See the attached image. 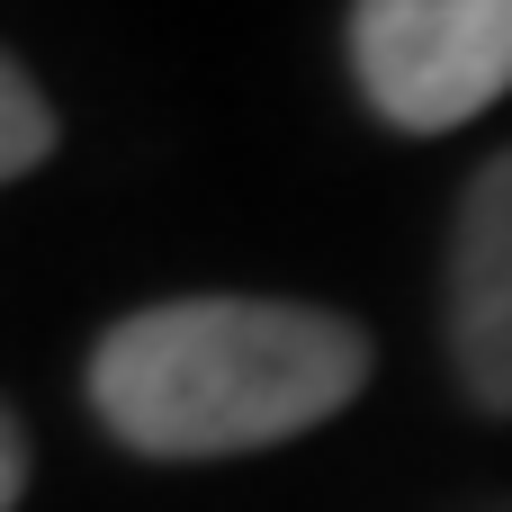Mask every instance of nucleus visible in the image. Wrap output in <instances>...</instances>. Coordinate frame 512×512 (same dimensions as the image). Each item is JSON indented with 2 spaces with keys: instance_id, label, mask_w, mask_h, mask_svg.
<instances>
[{
  "instance_id": "4",
  "label": "nucleus",
  "mask_w": 512,
  "mask_h": 512,
  "mask_svg": "<svg viewBox=\"0 0 512 512\" xmlns=\"http://www.w3.org/2000/svg\"><path fill=\"white\" fill-rule=\"evenodd\" d=\"M63 144V126H54V99L36 90V72L0 45V189L9 180H27L45 153Z\"/></svg>"
},
{
  "instance_id": "3",
  "label": "nucleus",
  "mask_w": 512,
  "mask_h": 512,
  "mask_svg": "<svg viewBox=\"0 0 512 512\" xmlns=\"http://www.w3.org/2000/svg\"><path fill=\"white\" fill-rule=\"evenodd\" d=\"M450 369L477 414H512V153L477 162L450 216Z\"/></svg>"
},
{
  "instance_id": "5",
  "label": "nucleus",
  "mask_w": 512,
  "mask_h": 512,
  "mask_svg": "<svg viewBox=\"0 0 512 512\" xmlns=\"http://www.w3.org/2000/svg\"><path fill=\"white\" fill-rule=\"evenodd\" d=\"M27 477H36V450H27V423L0 405V512L27 504Z\"/></svg>"
},
{
  "instance_id": "2",
  "label": "nucleus",
  "mask_w": 512,
  "mask_h": 512,
  "mask_svg": "<svg viewBox=\"0 0 512 512\" xmlns=\"http://www.w3.org/2000/svg\"><path fill=\"white\" fill-rule=\"evenodd\" d=\"M351 81L396 135H450L512 90V0H351Z\"/></svg>"
},
{
  "instance_id": "1",
  "label": "nucleus",
  "mask_w": 512,
  "mask_h": 512,
  "mask_svg": "<svg viewBox=\"0 0 512 512\" xmlns=\"http://www.w3.org/2000/svg\"><path fill=\"white\" fill-rule=\"evenodd\" d=\"M378 369L342 306L297 297H162L90 342V414L135 459H252L333 423Z\"/></svg>"
}]
</instances>
